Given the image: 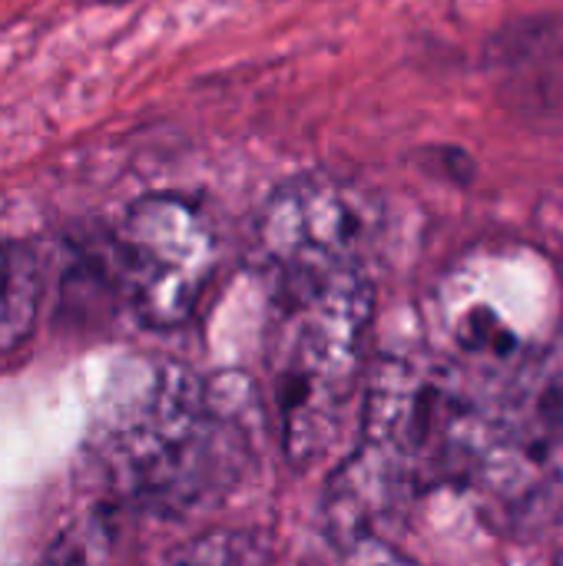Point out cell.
Instances as JSON below:
<instances>
[{
	"label": "cell",
	"instance_id": "obj_1",
	"mask_svg": "<svg viewBox=\"0 0 563 566\" xmlns=\"http://www.w3.org/2000/svg\"><path fill=\"white\" fill-rule=\"evenodd\" d=\"M252 424L262 411L246 378H199L159 361L113 388L90 448L123 501L183 517L236 491L256 451Z\"/></svg>",
	"mask_w": 563,
	"mask_h": 566
},
{
	"label": "cell",
	"instance_id": "obj_2",
	"mask_svg": "<svg viewBox=\"0 0 563 566\" xmlns=\"http://www.w3.org/2000/svg\"><path fill=\"white\" fill-rule=\"evenodd\" d=\"M375 292L362 265L279 275L269 332V398L282 451L305 468L325 454L365 368Z\"/></svg>",
	"mask_w": 563,
	"mask_h": 566
},
{
	"label": "cell",
	"instance_id": "obj_3",
	"mask_svg": "<svg viewBox=\"0 0 563 566\" xmlns=\"http://www.w3.org/2000/svg\"><path fill=\"white\" fill-rule=\"evenodd\" d=\"M471 378V375H468ZM451 484L508 524L538 527L563 507V348L501 381L471 378Z\"/></svg>",
	"mask_w": 563,
	"mask_h": 566
},
{
	"label": "cell",
	"instance_id": "obj_4",
	"mask_svg": "<svg viewBox=\"0 0 563 566\" xmlns=\"http://www.w3.org/2000/svg\"><path fill=\"white\" fill-rule=\"evenodd\" d=\"M557 305L563 282L538 255L478 252L435 292L441 358L478 381H501L557 345Z\"/></svg>",
	"mask_w": 563,
	"mask_h": 566
},
{
	"label": "cell",
	"instance_id": "obj_5",
	"mask_svg": "<svg viewBox=\"0 0 563 566\" xmlns=\"http://www.w3.org/2000/svg\"><path fill=\"white\" fill-rule=\"evenodd\" d=\"M219 269V235L186 196H143L110 242V275L149 328L183 325Z\"/></svg>",
	"mask_w": 563,
	"mask_h": 566
},
{
	"label": "cell",
	"instance_id": "obj_6",
	"mask_svg": "<svg viewBox=\"0 0 563 566\" xmlns=\"http://www.w3.org/2000/svg\"><path fill=\"white\" fill-rule=\"evenodd\" d=\"M368 232L358 196L329 176H299L279 186L259 216V249L275 275L358 265Z\"/></svg>",
	"mask_w": 563,
	"mask_h": 566
},
{
	"label": "cell",
	"instance_id": "obj_7",
	"mask_svg": "<svg viewBox=\"0 0 563 566\" xmlns=\"http://www.w3.org/2000/svg\"><path fill=\"white\" fill-rule=\"evenodd\" d=\"M488 66L501 99L534 119L563 126V17L508 23L488 43Z\"/></svg>",
	"mask_w": 563,
	"mask_h": 566
},
{
	"label": "cell",
	"instance_id": "obj_8",
	"mask_svg": "<svg viewBox=\"0 0 563 566\" xmlns=\"http://www.w3.org/2000/svg\"><path fill=\"white\" fill-rule=\"evenodd\" d=\"M40 265L23 242L0 239V352L20 348L40 315Z\"/></svg>",
	"mask_w": 563,
	"mask_h": 566
},
{
	"label": "cell",
	"instance_id": "obj_9",
	"mask_svg": "<svg viewBox=\"0 0 563 566\" xmlns=\"http://www.w3.org/2000/svg\"><path fill=\"white\" fill-rule=\"evenodd\" d=\"M272 544L259 531L219 527L189 541L166 566H269Z\"/></svg>",
	"mask_w": 563,
	"mask_h": 566
},
{
	"label": "cell",
	"instance_id": "obj_10",
	"mask_svg": "<svg viewBox=\"0 0 563 566\" xmlns=\"http://www.w3.org/2000/svg\"><path fill=\"white\" fill-rule=\"evenodd\" d=\"M43 566H106V534L100 521L73 524L50 547Z\"/></svg>",
	"mask_w": 563,
	"mask_h": 566
},
{
	"label": "cell",
	"instance_id": "obj_11",
	"mask_svg": "<svg viewBox=\"0 0 563 566\" xmlns=\"http://www.w3.org/2000/svg\"><path fill=\"white\" fill-rule=\"evenodd\" d=\"M335 566H415L402 551H395L378 534H358L348 541H338V560Z\"/></svg>",
	"mask_w": 563,
	"mask_h": 566
},
{
	"label": "cell",
	"instance_id": "obj_12",
	"mask_svg": "<svg viewBox=\"0 0 563 566\" xmlns=\"http://www.w3.org/2000/svg\"><path fill=\"white\" fill-rule=\"evenodd\" d=\"M100 3H129V0H100Z\"/></svg>",
	"mask_w": 563,
	"mask_h": 566
},
{
	"label": "cell",
	"instance_id": "obj_13",
	"mask_svg": "<svg viewBox=\"0 0 563 566\" xmlns=\"http://www.w3.org/2000/svg\"><path fill=\"white\" fill-rule=\"evenodd\" d=\"M554 566H563V551H561V554H557V560H554Z\"/></svg>",
	"mask_w": 563,
	"mask_h": 566
},
{
	"label": "cell",
	"instance_id": "obj_14",
	"mask_svg": "<svg viewBox=\"0 0 563 566\" xmlns=\"http://www.w3.org/2000/svg\"><path fill=\"white\" fill-rule=\"evenodd\" d=\"M561 282H563V269H561Z\"/></svg>",
	"mask_w": 563,
	"mask_h": 566
}]
</instances>
